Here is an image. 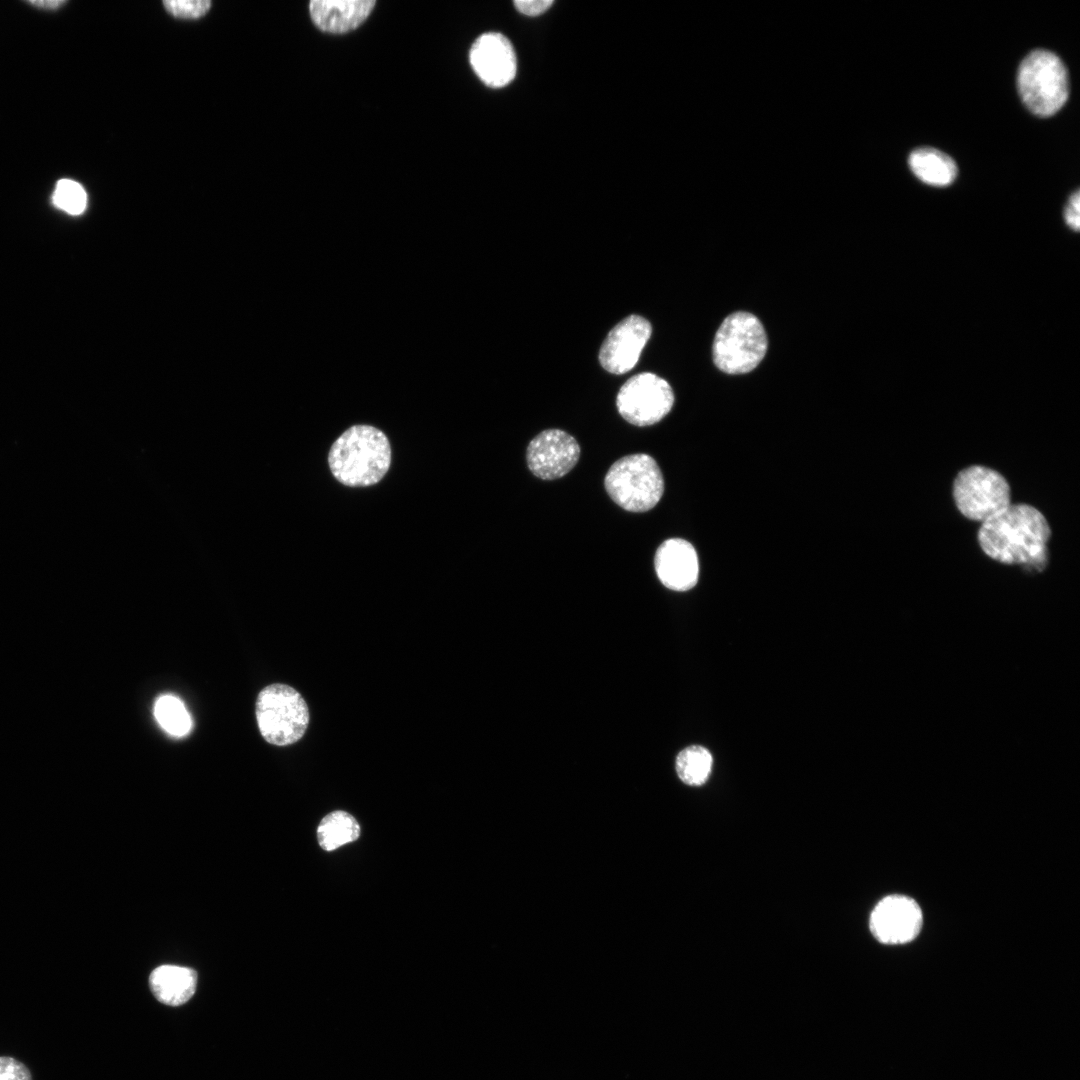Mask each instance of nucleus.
Here are the masks:
<instances>
[{"instance_id": "obj_4", "label": "nucleus", "mask_w": 1080, "mask_h": 1080, "mask_svg": "<svg viewBox=\"0 0 1080 1080\" xmlns=\"http://www.w3.org/2000/svg\"><path fill=\"white\" fill-rule=\"evenodd\" d=\"M1017 86L1024 104L1040 117L1058 112L1069 95L1065 65L1056 54L1043 49L1034 50L1023 59Z\"/></svg>"}, {"instance_id": "obj_19", "label": "nucleus", "mask_w": 1080, "mask_h": 1080, "mask_svg": "<svg viewBox=\"0 0 1080 1080\" xmlns=\"http://www.w3.org/2000/svg\"><path fill=\"white\" fill-rule=\"evenodd\" d=\"M154 714L160 725L174 736L186 735L191 729V718L185 706L174 696L159 697L155 703Z\"/></svg>"}, {"instance_id": "obj_18", "label": "nucleus", "mask_w": 1080, "mask_h": 1080, "mask_svg": "<svg viewBox=\"0 0 1080 1080\" xmlns=\"http://www.w3.org/2000/svg\"><path fill=\"white\" fill-rule=\"evenodd\" d=\"M713 759L708 749L700 745L686 747L676 757L675 768L679 779L690 786L706 783L712 770Z\"/></svg>"}, {"instance_id": "obj_17", "label": "nucleus", "mask_w": 1080, "mask_h": 1080, "mask_svg": "<svg viewBox=\"0 0 1080 1080\" xmlns=\"http://www.w3.org/2000/svg\"><path fill=\"white\" fill-rule=\"evenodd\" d=\"M360 835L356 819L345 811H334L326 815L317 829L320 847L333 851L342 845L355 841Z\"/></svg>"}, {"instance_id": "obj_6", "label": "nucleus", "mask_w": 1080, "mask_h": 1080, "mask_svg": "<svg viewBox=\"0 0 1080 1080\" xmlns=\"http://www.w3.org/2000/svg\"><path fill=\"white\" fill-rule=\"evenodd\" d=\"M255 713L262 737L276 746L297 742L309 724V709L304 698L286 684L275 683L263 688L256 700Z\"/></svg>"}, {"instance_id": "obj_21", "label": "nucleus", "mask_w": 1080, "mask_h": 1080, "mask_svg": "<svg viewBox=\"0 0 1080 1080\" xmlns=\"http://www.w3.org/2000/svg\"><path fill=\"white\" fill-rule=\"evenodd\" d=\"M163 5L174 17L196 19L207 13L211 2L208 0H165Z\"/></svg>"}, {"instance_id": "obj_7", "label": "nucleus", "mask_w": 1080, "mask_h": 1080, "mask_svg": "<svg viewBox=\"0 0 1080 1080\" xmlns=\"http://www.w3.org/2000/svg\"><path fill=\"white\" fill-rule=\"evenodd\" d=\"M953 496L959 511L968 519L984 522L1010 505V488L995 470L971 466L958 473Z\"/></svg>"}, {"instance_id": "obj_5", "label": "nucleus", "mask_w": 1080, "mask_h": 1080, "mask_svg": "<svg viewBox=\"0 0 1080 1080\" xmlns=\"http://www.w3.org/2000/svg\"><path fill=\"white\" fill-rule=\"evenodd\" d=\"M767 346L760 320L749 312H734L723 320L715 334L713 361L725 373H748L762 361Z\"/></svg>"}, {"instance_id": "obj_25", "label": "nucleus", "mask_w": 1080, "mask_h": 1080, "mask_svg": "<svg viewBox=\"0 0 1080 1080\" xmlns=\"http://www.w3.org/2000/svg\"><path fill=\"white\" fill-rule=\"evenodd\" d=\"M30 3L37 6V7H41V8L55 9V8H58L60 5H63L65 3V1H62V0H49V1L41 0V1H30Z\"/></svg>"}, {"instance_id": "obj_23", "label": "nucleus", "mask_w": 1080, "mask_h": 1080, "mask_svg": "<svg viewBox=\"0 0 1080 1080\" xmlns=\"http://www.w3.org/2000/svg\"><path fill=\"white\" fill-rule=\"evenodd\" d=\"M1064 218L1066 224L1074 231L1079 230L1080 226V193L1079 190L1074 192L1066 205L1064 211Z\"/></svg>"}, {"instance_id": "obj_22", "label": "nucleus", "mask_w": 1080, "mask_h": 1080, "mask_svg": "<svg viewBox=\"0 0 1080 1080\" xmlns=\"http://www.w3.org/2000/svg\"><path fill=\"white\" fill-rule=\"evenodd\" d=\"M0 1080H32L29 1069L20 1061L0 1056Z\"/></svg>"}, {"instance_id": "obj_9", "label": "nucleus", "mask_w": 1080, "mask_h": 1080, "mask_svg": "<svg viewBox=\"0 0 1080 1080\" xmlns=\"http://www.w3.org/2000/svg\"><path fill=\"white\" fill-rule=\"evenodd\" d=\"M923 914L919 904L906 895L893 894L882 898L869 916V929L883 944H905L921 931Z\"/></svg>"}, {"instance_id": "obj_3", "label": "nucleus", "mask_w": 1080, "mask_h": 1080, "mask_svg": "<svg viewBox=\"0 0 1080 1080\" xmlns=\"http://www.w3.org/2000/svg\"><path fill=\"white\" fill-rule=\"evenodd\" d=\"M605 490L621 508L646 512L654 508L664 492V478L650 455H626L614 462L604 478Z\"/></svg>"}, {"instance_id": "obj_1", "label": "nucleus", "mask_w": 1080, "mask_h": 1080, "mask_svg": "<svg viewBox=\"0 0 1080 1080\" xmlns=\"http://www.w3.org/2000/svg\"><path fill=\"white\" fill-rule=\"evenodd\" d=\"M1051 531L1046 518L1027 504L1009 505L983 522L978 532L982 550L1004 564H1022L1030 573L1048 563Z\"/></svg>"}, {"instance_id": "obj_12", "label": "nucleus", "mask_w": 1080, "mask_h": 1080, "mask_svg": "<svg viewBox=\"0 0 1080 1080\" xmlns=\"http://www.w3.org/2000/svg\"><path fill=\"white\" fill-rule=\"evenodd\" d=\"M470 64L487 86L499 88L508 85L517 70L516 55L509 39L496 32L482 34L473 43L469 53Z\"/></svg>"}, {"instance_id": "obj_16", "label": "nucleus", "mask_w": 1080, "mask_h": 1080, "mask_svg": "<svg viewBox=\"0 0 1080 1080\" xmlns=\"http://www.w3.org/2000/svg\"><path fill=\"white\" fill-rule=\"evenodd\" d=\"M908 162L912 172L929 185H949L957 175V166L953 159L933 148L914 150Z\"/></svg>"}, {"instance_id": "obj_15", "label": "nucleus", "mask_w": 1080, "mask_h": 1080, "mask_svg": "<svg viewBox=\"0 0 1080 1080\" xmlns=\"http://www.w3.org/2000/svg\"><path fill=\"white\" fill-rule=\"evenodd\" d=\"M149 984L159 1002L169 1006H180L194 995L197 974L187 967L162 965L152 971Z\"/></svg>"}, {"instance_id": "obj_24", "label": "nucleus", "mask_w": 1080, "mask_h": 1080, "mask_svg": "<svg viewBox=\"0 0 1080 1080\" xmlns=\"http://www.w3.org/2000/svg\"><path fill=\"white\" fill-rule=\"evenodd\" d=\"M551 0H517L514 1V6L522 14L528 16H537L544 13L551 5Z\"/></svg>"}, {"instance_id": "obj_8", "label": "nucleus", "mask_w": 1080, "mask_h": 1080, "mask_svg": "<svg viewBox=\"0 0 1080 1080\" xmlns=\"http://www.w3.org/2000/svg\"><path fill=\"white\" fill-rule=\"evenodd\" d=\"M674 393L669 383L650 372L630 377L619 389L616 406L619 414L635 426H649L661 421L672 409Z\"/></svg>"}, {"instance_id": "obj_11", "label": "nucleus", "mask_w": 1080, "mask_h": 1080, "mask_svg": "<svg viewBox=\"0 0 1080 1080\" xmlns=\"http://www.w3.org/2000/svg\"><path fill=\"white\" fill-rule=\"evenodd\" d=\"M652 334L651 323L632 314L622 319L608 333L599 350V362L609 373L620 375L630 371Z\"/></svg>"}, {"instance_id": "obj_10", "label": "nucleus", "mask_w": 1080, "mask_h": 1080, "mask_svg": "<svg viewBox=\"0 0 1080 1080\" xmlns=\"http://www.w3.org/2000/svg\"><path fill=\"white\" fill-rule=\"evenodd\" d=\"M580 452V446L572 435L560 429H547L530 441L526 460L533 475L543 480H554L574 468Z\"/></svg>"}, {"instance_id": "obj_20", "label": "nucleus", "mask_w": 1080, "mask_h": 1080, "mask_svg": "<svg viewBox=\"0 0 1080 1080\" xmlns=\"http://www.w3.org/2000/svg\"><path fill=\"white\" fill-rule=\"evenodd\" d=\"M52 200L59 209L71 215H79L86 208L87 195L79 183L61 179L56 184Z\"/></svg>"}, {"instance_id": "obj_14", "label": "nucleus", "mask_w": 1080, "mask_h": 1080, "mask_svg": "<svg viewBox=\"0 0 1080 1080\" xmlns=\"http://www.w3.org/2000/svg\"><path fill=\"white\" fill-rule=\"evenodd\" d=\"M375 4L374 0H313L309 11L313 22L321 30L345 33L364 22Z\"/></svg>"}, {"instance_id": "obj_13", "label": "nucleus", "mask_w": 1080, "mask_h": 1080, "mask_svg": "<svg viewBox=\"0 0 1080 1080\" xmlns=\"http://www.w3.org/2000/svg\"><path fill=\"white\" fill-rule=\"evenodd\" d=\"M654 566L658 579L670 590L687 591L697 584V552L692 544L684 539L665 540L656 550Z\"/></svg>"}, {"instance_id": "obj_2", "label": "nucleus", "mask_w": 1080, "mask_h": 1080, "mask_svg": "<svg viewBox=\"0 0 1080 1080\" xmlns=\"http://www.w3.org/2000/svg\"><path fill=\"white\" fill-rule=\"evenodd\" d=\"M391 456L384 432L370 425H354L334 441L328 464L341 484L366 487L382 480L390 468Z\"/></svg>"}]
</instances>
